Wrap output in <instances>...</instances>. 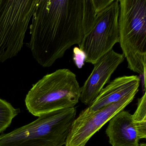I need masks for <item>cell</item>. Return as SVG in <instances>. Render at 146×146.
<instances>
[{"mask_svg": "<svg viewBox=\"0 0 146 146\" xmlns=\"http://www.w3.org/2000/svg\"><path fill=\"white\" fill-rule=\"evenodd\" d=\"M119 0H113L99 13L93 28L78 45L86 63L94 64L119 42Z\"/></svg>", "mask_w": 146, "mask_h": 146, "instance_id": "obj_6", "label": "cell"}, {"mask_svg": "<svg viewBox=\"0 0 146 146\" xmlns=\"http://www.w3.org/2000/svg\"><path fill=\"white\" fill-rule=\"evenodd\" d=\"M124 59L123 54L112 49L95 63L91 74L81 88L80 100L82 103L89 106L95 100Z\"/></svg>", "mask_w": 146, "mask_h": 146, "instance_id": "obj_8", "label": "cell"}, {"mask_svg": "<svg viewBox=\"0 0 146 146\" xmlns=\"http://www.w3.org/2000/svg\"><path fill=\"white\" fill-rule=\"evenodd\" d=\"M140 78L137 76L119 77L103 88L88 107L82 111L84 114H90L108 106L118 102L129 95L138 91Z\"/></svg>", "mask_w": 146, "mask_h": 146, "instance_id": "obj_9", "label": "cell"}, {"mask_svg": "<svg viewBox=\"0 0 146 146\" xmlns=\"http://www.w3.org/2000/svg\"><path fill=\"white\" fill-rule=\"evenodd\" d=\"M106 130L109 141L112 146H137L139 145L138 133L129 112L122 111L110 120Z\"/></svg>", "mask_w": 146, "mask_h": 146, "instance_id": "obj_10", "label": "cell"}, {"mask_svg": "<svg viewBox=\"0 0 146 146\" xmlns=\"http://www.w3.org/2000/svg\"><path fill=\"white\" fill-rule=\"evenodd\" d=\"M146 146V143H141L140 144H139L138 146Z\"/></svg>", "mask_w": 146, "mask_h": 146, "instance_id": "obj_14", "label": "cell"}, {"mask_svg": "<svg viewBox=\"0 0 146 146\" xmlns=\"http://www.w3.org/2000/svg\"><path fill=\"white\" fill-rule=\"evenodd\" d=\"M119 43L128 69L142 75L146 89V0H119Z\"/></svg>", "mask_w": 146, "mask_h": 146, "instance_id": "obj_4", "label": "cell"}, {"mask_svg": "<svg viewBox=\"0 0 146 146\" xmlns=\"http://www.w3.org/2000/svg\"><path fill=\"white\" fill-rule=\"evenodd\" d=\"M19 112V109H16L9 102L0 98V134L9 126Z\"/></svg>", "mask_w": 146, "mask_h": 146, "instance_id": "obj_12", "label": "cell"}, {"mask_svg": "<svg viewBox=\"0 0 146 146\" xmlns=\"http://www.w3.org/2000/svg\"><path fill=\"white\" fill-rule=\"evenodd\" d=\"M132 119L138 133L139 139L146 138V92L138 99L137 107L132 115Z\"/></svg>", "mask_w": 146, "mask_h": 146, "instance_id": "obj_11", "label": "cell"}, {"mask_svg": "<svg viewBox=\"0 0 146 146\" xmlns=\"http://www.w3.org/2000/svg\"><path fill=\"white\" fill-rule=\"evenodd\" d=\"M40 0H0V63L17 56Z\"/></svg>", "mask_w": 146, "mask_h": 146, "instance_id": "obj_5", "label": "cell"}, {"mask_svg": "<svg viewBox=\"0 0 146 146\" xmlns=\"http://www.w3.org/2000/svg\"><path fill=\"white\" fill-rule=\"evenodd\" d=\"M75 108L42 114L34 122L0 135V146H63L76 118Z\"/></svg>", "mask_w": 146, "mask_h": 146, "instance_id": "obj_3", "label": "cell"}, {"mask_svg": "<svg viewBox=\"0 0 146 146\" xmlns=\"http://www.w3.org/2000/svg\"><path fill=\"white\" fill-rule=\"evenodd\" d=\"M132 94L118 102L105 107L93 113H80L75 119L66 141L65 146H85L88 141L106 123L124 109L134 100Z\"/></svg>", "mask_w": 146, "mask_h": 146, "instance_id": "obj_7", "label": "cell"}, {"mask_svg": "<svg viewBox=\"0 0 146 146\" xmlns=\"http://www.w3.org/2000/svg\"><path fill=\"white\" fill-rule=\"evenodd\" d=\"M81 92L76 74L69 69H59L33 84L26 95L25 104L31 113L39 117L74 108L80 100Z\"/></svg>", "mask_w": 146, "mask_h": 146, "instance_id": "obj_2", "label": "cell"}, {"mask_svg": "<svg viewBox=\"0 0 146 146\" xmlns=\"http://www.w3.org/2000/svg\"><path fill=\"white\" fill-rule=\"evenodd\" d=\"M112 0H40L26 46L43 67L52 66L73 45H79L99 13Z\"/></svg>", "mask_w": 146, "mask_h": 146, "instance_id": "obj_1", "label": "cell"}, {"mask_svg": "<svg viewBox=\"0 0 146 146\" xmlns=\"http://www.w3.org/2000/svg\"><path fill=\"white\" fill-rule=\"evenodd\" d=\"M85 56L82 51L79 48L75 47L73 49V60L78 69H81L84 65Z\"/></svg>", "mask_w": 146, "mask_h": 146, "instance_id": "obj_13", "label": "cell"}]
</instances>
